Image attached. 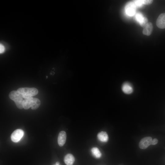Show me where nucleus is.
Instances as JSON below:
<instances>
[{
	"instance_id": "obj_1",
	"label": "nucleus",
	"mask_w": 165,
	"mask_h": 165,
	"mask_svg": "<svg viewBox=\"0 0 165 165\" xmlns=\"http://www.w3.org/2000/svg\"><path fill=\"white\" fill-rule=\"evenodd\" d=\"M9 98L14 101L16 107L20 109H22L23 102L24 100L22 95L17 90L11 91L9 94Z\"/></svg>"
},
{
	"instance_id": "obj_2",
	"label": "nucleus",
	"mask_w": 165,
	"mask_h": 165,
	"mask_svg": "<svg viewBox=\"0 0 165 165\" xmlns=\"http://www.w3.org/2000/svg\"><path fill=\"white\" fill-rule=\"evenodd\" d=\"M17 91L22 95L33 96L36 95L38 93V90L35 88L24 87L20 88Z\"/></svg>"
},
{
	"instance_id": "obj_3",
	"label": "nucleus",
	"mask_w": 165,
	"mask_h": 165,
	"mask_svg": "<svg viewBox=\"0 0 165 165\" xmlns=\"http://www.w3.org/2000/svg\"><path fill=\"white\" fill-rule=\"evenodd\" d=\"M125 10L127 15L133 16L136 12V6L133 2H128L125 6Z\"/></svg>"
},
{
	"instance_id": "obj_4",
	"label": "nucleus",
	"mask_w": 165,
	"mask_h": 165,
	"mask_svg": "<svg viewBox=\"0 0 165 165\" xmlns=\"http://www.w3.org/2000/svg\"><path fill=\"white\" fill-rule=\"evenodd\" d=\"M24 134V131L20 129H17L14 130L12 134L11 138L12 141L14 142L19 141Z\"/></svg>"
},
{
	"instance_id": "obj_5",
	"label": "nucleus",
	"mask_w": 165,
	"mask_h": 165,
	"mask_svg": "<svg viewBox=\"0 0 165 165\" xmlns=\"http://www.w3.org/2000/svg\"><path fill=\"white\" fill-rule=\"evenodd\" d=\"M152 138L150 137H144L141 139L140 141L139 146L142 149H145L151 145Z\"/></svg>"
},
{
	"instance_id": "obj_6",
	"label": "nucleus",
	"mask_w": 165,
	"mask_h": 165,
	"mask_svg": "<svg viewBox=\"0 0 165 165\" xmlns=\"http://www.w3.org/2000/svg\"><path fill=\"white\" fill-rule=\"evenodd\" d=\"M156 24L160 28H165V13H162L159 16L156 20Z\"/></svg>"
},
{
	"instance_id": "obj_7",
	"label": "nucleus",
	"mask_w": 165,
	"mask_h": 165,
	"mask_svg": "<svg viewBox=\"0 0 165 165\" xmlns=\"http://www.w3.org/2000/svg\"><path fill=\"white\" fill-rule=\"evenodd\" d=\"M66 139V134L64 131L60 132L58 137V143L60 146H62L65 143Z\"/></svg>"
},
{
	"instance_id": "obj_8",
	"label": "nucleus",
	"mask_w": 165,
	"mask_h": 165,
	"mask_svg": "<svg viewBox=\"0 0 165 165\" xmlns=\"http://www.w3.org/2000/svg\"><path fill=\"white\" fill-rule=\"evenodd\" d=\"M122 89L125 94H130L133 91V88L131 85L128 82H125L122 85Z\"/></svg>"
},
{
	"instance_id": "obj_9",
	"label": "nucleus",
	"mask_w": 165,
	"mask_h": 165,
	"mask_svg": "<svg viewBox=\"0 0 165 165\" xmlns=\"http://www.w3.org/2000/svg\"><path fill=\"white\" fill-rule=\"evenodd\" d=\"M153 26L152 23H148L144 28L143 31V33L144 35H150L152 32Z\"/></svg>"
},
{
	"instance_id": "obj_10",
	"label": "nucleus",
	"mask_w": 165,
	"mask_h": 165,
	"mask_svg": "<svg viewBox=\"0 0 165 165\" xmlns=\"http://www.w3.org/2000/svg\"><path fill=\"white\" fill-rule=\"evenodd\" d=\"M75 158L71 154H67L64 156V161L67 165H72L75 161Z\"/></svg>"
},
{
	"instance_id": "obj_11",
	"label": "nucleus",
	"mask_w": 165,
	"mask_h": 165,
	"mask_svg": "<svg viewBox=\"0 0 165 165\" xmlns=\"http://www.w3.org/2000/svg\"><path fill=\"white\" fill-rule=\"evenodd\" d=\"M97 137L99 140L103 142H107L108 139V136L107 133L103 131L98 134Z\"/></svg>"
},
{
	"instance_id": "obj_12",
	"label": "nucleus",
	"mask_w": 165,
	"mask_h": 165,
	"mask_svg": "<svg viewBox=\"0 0 165 165\" xmlns=\"http://www.w3.org/2000/svg\"><path fill=\"white\" fill-rule=\"evenodd\" d=\"M40 104V101L38 99L33 97L31 103V108L32 110L36 109L39 107Z\"/></svg>"
},
{
	"instance_id": "obj_13",
	"label": "nucleus",
	"mask_w": 165,
	"mask_h": 165,
	"mask_svg": "<svg viewBox=\"0 0 165 165\" xmlns=\"http://www.w3.org/2000/svg\"><path fill=\"white\" fill-rule=\"evenodd\" d=\"M33 97L24 100L23 102V108L25 109H28L31 107L32 99Z\"/></svg>"
},
{
	"instance_id": "obj_14",
	"label": "nucleus",
	"mask_w": 165,
	"mask_h": 165,
	"mask_svg": "<svg viewBox=\"0 0 165 165\" xmlns=\"http://www.w3.org/2000/svg\"><path fill=\"white\" fill-rule=\"evenodd\" d=\"M91 151L92 154L97 158H99L101 156V152L97 147H93L92 148Z\"/></svg>"
},
{
	"instance_id": "obj_15",
	"label": "nucleus",
	"mask_w": 165,
	"mask_h": 165,
	"mask_svg": "<svg viewBox=\"0 0 165 165\" xmlns=\"http://www.w3.org/2000/svg\"><path fill=\"white\" fill-rule=\"evenodd\" d=\"M144 17L141 13H138L136 15V18L138 22L139 23H140L143 19Z\"/></svg>"
},
{
	"instance_id": "obj_16",
	"label": "nucleus",
	"mask_w": 165,
	"mask_h": 165,
	"mask_svg": "<svg viewBox=\"0 0 165 165\" xmlns=\"http://www.w3.org/2000/svg\"><path fill=\"white\" fill-rule=\"evenodd\" d=\"M148 23V20L147 18L144 17L143 20L139 23V24L141 26L144 28Z\"/></svg>"
},
{
	"instance_id": "obj_17",
	"label": "nucleus",
	"mask_w": 165,
	"mask_h": 165,
	"mask_svg": "<svg viewBox=\"0 0 165 165\" xmlns=\"http://www.w3.org/2000/svg\"><path fill=\"white\" fill-rule=\"evenodd\" d=\"M133 2L136 6H141L143 4L142 0H134Z\"/></svg>"
},
{
	"instance_id": "obj_18",
	"label": "nucleus",
	"mask_w": 165,
	"mask_h": 165,
	"mask_svg": "<svg viewBox=\"0 0 165 165\" xmlns=\"http://www.w3.org/2000/svg\"><path fill=\"white\" fill-rule=\"evenodd\" d=\"M143 4L145 5H149L152 4L153 0H142Z\"/></svg>"
},
{
	"instance_id": "obj_19",
	"label": "nucleus",
	"mask_w": 165,
	"mask_h": 165,
	"mask_svg": "<svg viewBox=\"0 0 165 165\" xmlns=\"http://www.w3.org/2000/svg\"><path fill=\"white\" fill-rule=\"evenodd\" d=\"M158 141L157 138H155L152 140V145H156L158 143Z\"/></svg>"
},
{
	"instance_id": "obj_20",
	"label": "nucleus",
	"mask_w": 165,
	"mask_h": 165,
	"mask_svg": "<svg viewBox=\"0 0 165 165\" xmlns=\"http://www.w3.org/2000/svg\"><path fill=\"white\" fill-rule=\"evenodd\" d=\"M5 50V48L4 46L2 44L0 45V53H3Z\"/></svg>"
},
{
	"instance_id": "obj_21",
	"label": "nucleus",
	"mask_w": 165,
	"mask_h": 165,
	"mask_svg": "<svg viewBox=\"0 0 165 165\" xmlns=\"http://www.w3.org/2000/svg\"><path fill=\"white\" fill-rule=\"evenodd\" d=\"M22 96L23 98L25 99H29L32 97L31 96H29L28 95H22Z\"/></svg>"
},
{
	"instance_id": "obj_22",
	"label": "nucleus",
	"mask_w": 165,
	"mask_h": 165,
	"mask_svg": "<svg viewBox=\"0 0 165 165\" xmlns=\"http://www.w3.org/2000/svg\"><path fill=\"white\" fill-rule=\"evenodd\" d=\"M60 163L59 162H57L56 163V165H59Z\"/></svg>"
},
{
	"instance_id": "obj_23",
	"label": "nucleus",
	"mask_w": 165,
	"mask_h": 165,
	"mask_svg": "<svg viewBox=\"0 0 165 165\" xmlns=\"http://www.w3.org/2000/svg\"><path fill=\"white\" fill-rule=\"evenodd\" d=\"M48 78V76H46V78Z\"/></svg>"
},
{
	"instance_id": "obj_24",
	"label": "nucleus",
	"mask_w": 165,
	"mask_h": 165,
	"mask_svg": "<svg viewBox=\"0 0 165 165\" xmlns=\"http://www.w3.org/2000/svg\"></svg>"
}]
</instances>
